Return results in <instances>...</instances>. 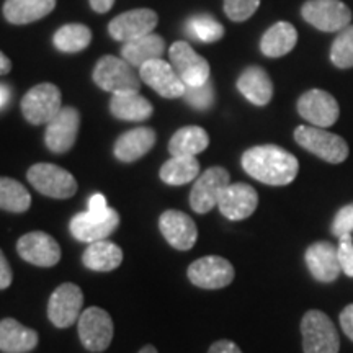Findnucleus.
<instances>
[{
	"label": "nucleus",
	"mask_w": 353,
	"mask_h": 353,
	"mask_svg": "<svg viewBox=\"0 0 353 353\" xmlns=\"http://www.w3.org/2000/svg\"><path fill=\"white\" fill-rule=\"evenodd\" d=\"M188 33L198 41L214 43L224 37V28L218 20L210 15H195L187 23Z\"/></svg>",
	"instance_id": "72a5a7b5"
},
{
	"label": "nucleus",
	"mask_w": 353,
	"mask_h": 353,
	"mask_svg": "<svg viewBox=\"0 0 353 353\" xmlns=\"http://www.w3.org/2000/svg\"><path fill=\"white\" fill-rule=\"evenodd\" d=\"M242 169L265 185L285 187L296 179L299 162L293 154L275 144L255 145L242 156Z\"/></svg>",
	"instance_id": "f257e3e1"
},
{
	"label": "nucleus",
	"mask_w": 353,
	"mask_h": 353,
	"mask_svg": "<svg viewBox=\"0 0 353 353\" xmlns=\"http://www.w3.org/2000/svg\"><path fill=\"white\" fill-rule=\"evenodd\" d=\"M165 52V43L161 34L151 33L145 37L136 38L125 43L121 50V57L132 68H141L154 59H162Z\"/></svg>",
	"instance_id": "b1692460"
},
{
	"label": "nucleus",
	"mask_w": 353,
	"mask_h": 353,
	"mask_svg": "<svg viewBox=\"0 0 353 353\" xmlns=\"http://www.w3.org/2000/svg\"><path fill=\"white\" fill-rule=\"evenodd\" d=\"M294 139L306 149L329 164H342L348 157V144L341 136L325 131L317 126H298L294 130Z\"/></svg>",
	"instance_id": "7ed1b4c3"
},
{
	"label": "nucleus",
	"mask_w": 353,
	"mask_h": 353,
	"mask_svg": "<svg viewBox=\"0 0 353 353\" xmlns=\"http://www.w3.org/2000/svg\"><path fill=\"white\" fill-rule=\"evenodd\" d=\"M339 321H341V327L343 330V334L353 342V304H348V306L343 307Z\"/></svg>",
	"instance_id": "ea45409f"
},
{
	"label": "nucleus",
	"mask_w": 353,
	"mask_h": 353,
	"mask_svg": "<svg viewBox=\"0 0 353 353\" xmlns=\"http://www.w3.org/2000/svg\"><path fill=\"white\" fill-rule=\"evenodd\" d=\"M234 267L231 262L218 255H208L193 262L188 267V280L198 288L221 290L232 283Z\"/></svg>",
	"instance_id": "f8f14e48"
},
{
	"label": "nucleus",
	"mask_w": 353,
	"mask_h": 353,
	"mask_svg": "<svg viewBox=\"0 0 353 353\" xmlns=\"http://www.w3.org/2000/svg\"><path fill=\"white\" fill-rule=\"evenodd\" d=\"M159 17L149 8H136L118 15L108 25V32L118 41H132V39L154 33Z\"/></svg>",
	"instance_id": "a211bd4d"
},
{
	"label": "nucleus",
	"mask_w": 353,
	"mask_h": 353,
	"mask_svg": "<svg viewBox=\"0 0 353 353\" xmlns=\"http://www.w3.org/2000/svg\"><path fill=\"white\" fill-rule=\"evenodd\" d=\"M82 345L90 352H103L113 341V321L105 309L87 307L77 321Z\"/></svg>",
	"instance_id": "9d476101"
},
{
	"label": "nucleus",
	"mask_w": 353,
	"mask_h": 353,
	"mask_svg": "<svg viewBox=\"0 0 353 353\" xmlns=\"http://www.w3.org/2000/svg\"><path fill=\"white\" fill-rule=\"evenodd\" d=\"M10 97H12L10 87L6 85V83H0V110L7 107L8 101H10Z\"/></svg>",
	"instance_id": "a18cd8bd"
},
{
	"label": "nucleus",
	"mask_w": 353,
	"mask_h": 353,
	"mask_svg": "<svg viewBox=\"0 0 353 353\" xmlns=\"http://www.w3.org/2000/svg\"><path fill=\"white\" fill-rule=\"evenodd\" d=\"M79 126H81V114L77 110L63 107V110L46 125V132H44L46 148L54 154L70 151L77 139Z\"/></svg>",
	"instance_id": "2eb2a0df"
},
{
	"label": "nucleus",
	"mask_w": 353,
	"mask_h": 353,
	"mask_svg": "<svg viewBox=\"0 0 353 353\" xmlns=\"http://www.w3.org/2000/svg\"><path fill=\"white\" fill-rule=\"evenodd\" d=\"M82 304V290L74 283H63L52 291L48 303V317L56 327L68 329L81 317Z\"/></svg>",
	"instance_id": "ddd939ff"
},
{
	"label": "nucleus",
	"mask_w": 353,
	"mask_h": 353,
	"mask_svg": "<svg viewBox=\"0 0 353 353\" xmlns=\"http://www.w3.org/2000/svg\"><path fill=\"white\" fill-rule=\"evenodd\" d=\"M303 350L304 353H339L337 327L325 312L311 309L301 321Z\"/></svg>",
	"instance_id": "f03ea898"
},
{
	"label": "nucleus",
	"mask_w": 353,
	"mask_h": 353,
	"mask_svg": "<svg viewBox=\"0 0 353 353\" xmlns=\"http://www.w3.org/2000/svg\"><path fill=\"white\" fill-rule=\"evenodd\" d=\"M88 2L97 13H107L113 7L114 0H88Z\"/></svg>",
	"instance_id": "c03bdc74"
},
{
	"label": "nucleus",
	"mask_w": 353,
	"mask_h": 353,
	"mask_svg": "<svg viewBox=\"0 0 353 353\" xmlns=\"http://www.w3.org/2000/svg\"><path fill=\"white\" fill-rule=\"evenodd\" d=\"M38 345V332L15 319L0 321V352L28 353Z\"/></svg>",
	"instance_id": "5701e85b"
},
{
	"label": "nucleus",
	"mask_w": 353,
	"mask_h": 353,
	"mask_svg": "<svg viewBox=\"0 0 353 353\" xmlns=\"http://www.w3.org/2000/svg\"><path fill=\"white\" fill-rule=\"evenodd\" d=\"M17 250L25 262L37 267H54L61 260V247L50 234L34 231L21 236L17 242Z\"/></svg>",
	"instance_id": "dca6fc26"
},
{
	"label": "nucleus",
	"mask_w": 353,
	"mask_h": 353,
	"mask_svg": "<svg viewBox=\"0 0 353 353\" xmlns=\"http://www.w3.org/2000/svg\"><path fill=\"white\" fill-rule=\"evenodd\" d=\"M303 19L321 32H342L352 21V12L341 0H309L301 8Z\"/></svg>",
	"instance_id": "1a4fd4ad"
},
{
	"label": "nucleus",
	"mask_w": 353,
	"mask_h": 353,
	"mask_svg": "<svg viewBox=\"0 0 353 353\" xmlns=\"http://www.w3.org/2000/svg\"><path fill=\"white\" fill-rule=\"evenodd\" d=\"M298 112L311 126L329 128L335 125L341 114L337 100L329 92L321 88H312L301 95L298 100Z\"/></svg>",
	"instance_id": "4468645a"
},
{
	"label": "nucleus",
	"mask_w": 353,
	"mask_h": 353,
	"mask_svg": "<svg viewBox=\"0 0 353 353\" xmlns=\"http://www.w3.org/2000/svg\"><path fill=\"white\" fill-rule=\"evenodd\" d=\"M330 61L339 69L353 68V25L343 28L334 39L330 48Z\"/></svg>",
	"instance_id": "f704fd0d"
},
{
	"label": "nucleus",
	"mask_w": 353,
	"mask_h": 353,
	"mask_svg": "<svg viewBox=\"0 0 353 353\" xmlns=\"http://www.w3.org/2000/svg\"><path fill=\"white\" fill-rule=\"evenodd\" d=\"M54 7L56 0H6L3 17L13 25H26L50 15Z\"/></svg>",
	"instance_id": "bb28decb"
},
{
	"label": "nucleus",
	"mask_w": 353,
	"mask_h": 353,
	"mask_svg": "<svg viewBox=\"0 0 353 353\" xmlns=\"http://www.w3.org/2000/svg\"><path fill=\"white\" fill-rule=\"evenodd\" d=\"M298 43V32L288 21H278L265 32L260 41V51L267 57H281Z\"/></svg>",
	"instance_id": "c85d7f7f"
},
{
	"label": "nucleus",
	"mask_w": 353,
	"mask_h": 353,
	"mask_svg": "<svg viewBox=\"0 0 353 353\" xmlns=\"http://www.w3.org/2000/svg\"><path fill=\"white\" fill-rule=\"evenodd\" d=\"M304 260H306L309 273L321 283H332L342 273L337 245L329 241H319L309 245L304 254Z\"/></svg>",
	"instance_id": "6ab92c4d"
},
{
	"label": "nucleus",
	"mask_w": 353,
	"mask_h": 353,
	"mask_svg": "<svg viewBox=\"0 0 353 353\" xmlns=\"http://www.w3.org/2000/svg\"><path fill=\"white\" fill-rule=\"evenodd\" d=\"M120 224V214L113 208L105 211H83L70 219V232L77 241L92 244L97 241H105L117 231Z\"/></svg>",
	"instance_id": "6e6552de"
},
{
	"label": "nucleus",
	"mask_w": 353,
	"mask_h": 353,
	"mask_svg": "<svg viewBox=\"0 0 353 353\" xmlns=\"http://www.w3.org/2000/svg\"><path fill=\"white\" fill-rule=\"evenodd\" d=\"M92 32L85 25L70 23L64 25L54 33L52 43L59 51L63 52H79L90 44Z\"/></svg>",
	"instance_id": "473e14b6"
},
{
	"label": "nucleus",
	"mask_w": 353,
	"mask_h": 353,
	"mask_svg": "<svg viewBox=\"0 0 353 353\" xmlns=\"http://www.w3.org/2000/svg\"><path fill=\"white\" fill-rule=\"evenodd\" d=\"M110 112L114 118L125 121H145L152 117L154 108L139 92H121L110 100Z\"/></svg>",
	"instance_id": "a878e982"
},
{
	"label": "nucleus",
	"mask_w": 353,
	"mask_h": 353,
	"mask_svg": "<svg viewBox=\"0 0 353 353\" xmlns=\"http://www.w3.org/2000/svg\"><path fill=\"white\" fill-rule=\"evenodd\" d=\"M198 175H200V162L195 156H172L161 169L162 182L174 187L193 182Z\"/></svg>",
	"instance_id": "7c9ffc66"
},
{
	"label": "nucleus",
	"mask_w": 353,
	"mask_h": 353,
	"mask_svg": "<svg viewBox=\"0 0 353 353\" xmlns=\"http://www.w3.org/2000/svg\"><path fill=\"white\" fill-rule=\"evenodd\" d=\"M139 353H157V348L152 345H145L144 348H141Z\"/></svg>",
	"instance_id": "de8ad7c7"
},
{
	"label": "nucleus",
	"mask_w": 353,
	"mask_h": 353,
	"mask_svg": "<svg viewBox=\"0 0 353 353\" xmlns=\"http://www.w3.org/2000/svg\"><path fill=\"white\" fill-rule=\"evenodd\" d=\"M63 95L52 83L30 88L21 100V113L32 125H48L63 110Z\"/></svg>",
	"instance_id": "423d86ee"
},
{
	"label": "nucleus",
	"mask_w": 353,
	"mask_h": 353,
	"mask_svg": "<svg viewBox=\"0 0 353 353\" xmlns=\"http://www.w3.org/2000/svg\"><path fill=\"white\" fill-rule=\"evenodd\" d=\"M94 82L101 90L110 94L121 92H139V77L132 70V65L125 59L114 56H103L94 69Z\"/></svg>",
	"instance_id": "39448f33"
},
{
	"label": "nucleus",
	"mask_w": 353,
	"mask_h": 353,
	"mask_svg": "<svg viewBox=\"0 0 353 353\" xmlns=\"http://www.w3.org/2000/svg\"><path fill=\"white\" fill-rule=\"evenodd\" d=\"M162 236L176 250H190L196 244L198 229L195 221L179 210H167L159 219Z\"/></svg>",
	"instance_id": "aec40b11"
},
{
	"label": "nucleus",
	"mask_w": 353,
	"mask_h": 353,
	"mask_svg": "<svg viewBox=\"0 0 353 353\" xmlns=\"http://www.w3.org/2000/svg\"><path fill=\"white\" fill-rule=\"evenodd\" d=\"M260 0H224V12L232 21H245L257 12Z\"/></svg>",
	"instance_id": "e433bc0d"
},
{
	"label": "nucleus",
	"mask_w": 353,
	"mask_h": 353,
	"mask_svg": "<svg viewBox=\"0 0 353 353\" xmlns=\"http://www.w3.org/2000/svg\"><path fill=\"white\" fill-rule=\"evenodd\" d=\"M123 262L120 245L110 241H97L88 244L82 255V263L92 272H113Z\"/></svg>",
	"instance_id": "cd10ccee"
},
{
	"label": "nucleus",
	"mask_w": 353,
	"mask_h": 353,
	"mask_svg": "<svg viewBox=\"0 0 353 353\" xmlns=\"http://www.w3.org/2000/svg\"><path fill=\"white\" fill-rule=\"evenodd\" d=\"M259 206V195L247 183H229L219 198L218 208L229 221H242L254 214Z\"/></svg>",
	"instance_id": "412c9836"
},
{
	"label": "nucleus",
	"mask_w": 353,
	"mask_h": 353,
	"mask_svg": "<svg viewBox=\"0 0 353 353\" xmlns=\"http://www.w3.org/2000/svg\"><path fill=\"white\" fill-rule=\"evenodd\" d=\"M330 231L337 239H341L343 236H352L353 232V203L343 206L337 211L335 218L332 221V226Z\"/></svg>",
	"instance_id": "4c0bfd02"
},
{
	"label": "nucleus",
	"mask_w": 353,
	"mask_h": 353,
	"mask_svg": "<svg viewBox=\"0 0 353 353\" xmlns=\"http://www.w3.org/2000/svg\"><path fill=\"white\" fill-rule=\"evenodd\" d=\"M170 64L182 79L185 87H200L210 81V64L205 57L185 41H176L169 50Z\"/></svg>",
	"instance_id": "9b49d317"
},
{
	"label": "nucleus",
	"mask_w": 353,
	"mask_h": 353,
	"mask_svg": "<svg viewBox=\"0 0 353 353\" xmlns=\"http://www.w3.org/2000/svg\"><path fill=\"white\" fill-rule=\"evenodd\" d=\"M156 144V132L151 128H134L125 132L114 143V157L121 162H134L144 157Z\"/></svg>",
	"instance_id": "4be33fe9"
},
{
	"label": "nucleus",
	"mask_w": 353,
	"mask_h": 353,
	"mask_svg": "<svg viewBox=\"0 0 353 353\" xmlns=\"http://www.w3.org/2000/svg\"><path fill=\"white\" fill-rule=\"evenodd\" d=\"M231 183L229 172L223 167H210L198 176L192 192H190V206L198 214H206L216 208L219 198L228 185Z\"/></svg>",
	"instance_id": "0eeeda50"
},
{
	"label": "nucleus",
	"mask_w": 353,
	"mask_h": 353,
	"mask_svg": "<svg viewBox=\"0 0 353 353\" xmlns=\"http://www.w3.org/2000/svg\"><path fill=\"white\" fill-rule=\"evenodd\" d=\"M32 205V195L23 185L13 179L0 176V210L25 213Z\"/></svg>",
	"instance_id": "2f4dec72"
},
{
	"label": "nucleus",
	"mask_w": 353,
	"mask_h": 353,
	"mask_svg": "<svg viewBox=\"0 0 353 353\" xmlns=\"http://www.w3.org/2000/svg\"><path fill=\"white\" fill-rule=\"evenodd\" d=\"M208 353H242V350L231 341H218L210 347Z\"/></svg>",
	"instance_id": "79ce46f5"
},
{
	"label": "nucleus",
	"mask_w": 353,
	"mask_h": 353,
	"mask_svg": "<svg viewBox=\"0 0 353 353\" xmlns=\"http://www.w3.org/2000/svg\"><path fill=\"white\" fill-rule=\"evenodd\" d=\"M237 88L250 103L257 105V107H265L267 103H270L273 97V83L270 77L257 65H250L241 74Z\"/></svg>",
	"instance_id": "393cba45"
},
{
	"label": "nucleus",
	"mask_w": 353,
	"mask_h": 353,
	"mask_svg": "<svg viewBox=\"0 0 353 353\" xmlns=\"http://www.w3.org/2000/svg\"><path fill=\"white\" fill-rule=\"evenodd\" d=\"M28 182L44 196L68 200L77 192V180L63 167L54 164H34L30 167Z\"/></svg>",
	"instance_id": "20e7f679"
},
{
	"label": "nucleus",
	"mask_w": 353,
	"mask_h": 353,
	"mask_svg": "<svg viewBox=\"0 0 353 353\" xmlns=\"http://www.w3.org/2000/svg\"><path fill=\"white\" fill-rule=\"evenodd\" d=\"M337 254H339V262H341L342 272L345 273L347 276L353 278V237L352 236H343L339 239Z\"/></svg>",
	"instance_id": "58836bf2"
},
{
	"label": "nucleus",
	"mask_w": 353,
	"mask_h": 353,
	"mask_svg": "<svg viewBox=\"0 0 353 353\" xmlns=\"http://www.w3.org/2000/svg\"><path fill=\"white\" fill-rule=\"evenodd\" d=\"M12 70V63L10 59L3 54L2 51H0V76H6V74H8Z\"/></svg>",
	"instance_id": "49530a36"
},
{
	"label": "nucleus",
	"mask_w": 353,
	"mask_h": 353,
	"mask_svg": "<svg viewBox=\"0 0 353 353\" xmlns=\"http://www.w3.org/2000/svg\"><path fill=\"white\" fill-rule=\"evenodd\" d=\"M210 145V136L200 126H185L172 136L169 152L172 156H196Z\"/></svg>",
	"instance_id": "c756f323"
},
{
	"label": "nucleus",
	"mask_w": 353,
	"mask_h": 353,
	"mask_svg": "<svg viewBox=\"0 0 353 353\" xmlns=\"http://www.w3.org/2000/svg\"><path fill=\"white\" fill-rule=\"evenodd\" d=\"M108 203H107V198L105 195H101V193H94V195L90 196V200H88V211H105L108 210Z\"/></svg>",
	"instance_id": "37998d69"
},
{
	"label": "nucleus",
	"mask_w": 353,
	"mask_h": 353,
	"mask_svg": "<svg viewBox=\"0 0 353 353\" xmlns=\"http://www.w3.org/2000/svg\"><path fill=\"white\" fill-rule=\"evenodd\" d=\"M13 275H12V268L8 265L6 255H3L2 250H0V290H6L12 285Z\"/></svg>",
	"instance_id": "a19ab883"
},
{
	"label": "nucleus",
	"mask_w": 353,
	"mask_h": 353,
	"mask_svg": "<svg viewBox=\"0 0 353 353\" xmlns=\"http://www.w3.org/2000/svg\"><path fill=\"white\" fill-rule=\"evenodd\" d=\"M183 99L190 107L196 110H208L213 107L214 103V88L211 81H208L205 85L200 87H187L185 88Z\"/></svg>",
	"instance_id": "c9c22d12"
},
{
	"label": "nucleus",
	"mask_w": 353,
	"mask_h": 353,
	"mask_svg": "<svg viewBox=\"0 0 353 353\" xmlns=\"http://www.w3.org/2000/svg\"><path fill=\"white\" fill-rule=\"evenodd\" d=\"M139 77L164 99L183 97L185 88H187L179 74L175 72L174 65L165 63L164 59H154L141 65Z\"/></svg>",
	"instance_id": "f3484780"
}]
</instances>
